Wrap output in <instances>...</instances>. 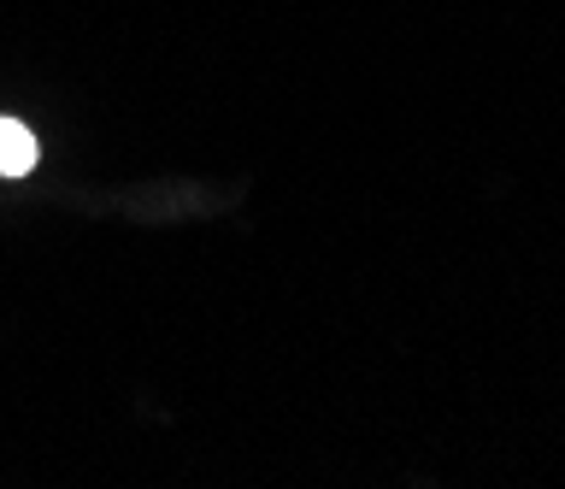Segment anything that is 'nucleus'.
Here are the masks:
<instances>
[{
    "mask_svg": "<svg viewBox=\"0 0 565 489\" xmlns=\"http://www.w3.org/2000/svg\"><path fill=\"white\" fill-rule=\"evenodd\" d=\"M35 171V136L18 118H0V178H24Z\"/></svg>",
    "mask_w": 565,
    "mask_h": 489,
    "instance_id": "nucleus-1",
    "label": "nucleus"
}]
</instances>
